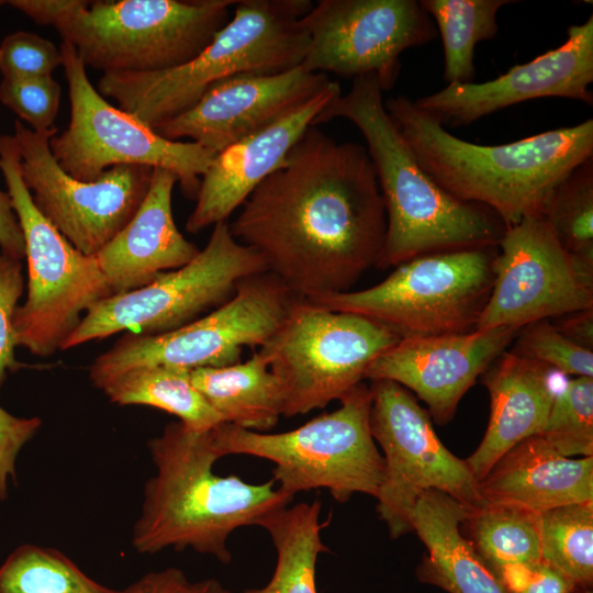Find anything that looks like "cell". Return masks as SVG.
Here are the masks:
<instances>
[{"instance_id": "1", "label": "cell", "mask_w": 593, "mask_h": 593, "mask_svg": "<svg viewBox=\"0 0 593 593\" xmlns=\"http://www.w3.org/2000/svg\"><path fill=\"white\" fill-rule=\"evenodd\" d=\"M230 224L295 298L343 293L376 267L387 212L368 150L310 126Z\"/></svg>"}, {"instance_id": "2", "label": "cell", "mask_w": 593, "mask_h": 593, "mask_svg": "<svg viewBox=\"0 0 593 593\" xmlns=\"http://www.w3.org/2000/svg\"><path fill=\"white\" fill-rule=\"evenodd\" d=\"M147 447L156 473L145 483L133 527L132 546L138 553L192 548L230 563V535L244 526H259L293 499L275 488L273 479L251 484L236 475L215 474L213 465L221 455L212 429L197 432L171 422Z\"/></svg>"}, {"instance_id": "3", "label": "cell", "mask_w": 593, "mask_h": 593, "mask_svg": "<svg viewBox=\"0 0 593 593\" xmlns=\"http://www.w3.org/2000/svg\"><path fill=\"white\" fill-rule=\"evenodd\" d=\"M384 108L423 170L463 202L493 211L506 227L539 213L550 190L593 158V120L502 145H479L449 133L413 100Z\"/></svg>"}, {"instance_id": "4", "label": "cell", "mask_w": 593, "mask_h": 593, "mask_svg": "<svg viewBox=\"0 0 593 593\" xmlns=\"http://www.w3.org/2000/svg\"><path fill=\"white\" fill-rule=\"evenodd\" d=\"M335 118L353 122L363 135L383 198L387 234L376 268L428 254L497 246L505 224L490 209L452 197L423 170L391 121L373 75L355 78L313 126Z\"/></svg>"}, {"instance_id": "5", "label": "cell", "mask_w": 593, "mask_h": 593, "mask_svg": "<svg viewBox=\"0 0 593 593\" xmlns=\"http://www.w3.org/2000/svg\"><path fill=\"white\" fill-rule=\"evenodd\" d=\"M309 0H242L192 60L155 72L102 74L98 91L149 127L190 109L213 83L238 74H278L302 64Z\"/></svg>"}, {"instance_id": "6", "label": "cell", "mask_w": 593, "mask_h": 593, "mask_svg": "<svg viewBox=\"0 0 593 593\" xmlns=\"http://www.w3.org/2000/svg\"><path fill=\"white\" fill-rule=\"evenodd\" d=\"M371 399L369 385L361 382L335 411L283 433L221 423L212 428L215 448L221 457L242 454L272 461L273 480L292 496L324 488L340 503L355 493L376 497L384 462L370 430Z\"/></svg>"}, {"instance_id": "7", "label": "cell", "mask_w": 593, "mask_h": 593, "mask_svg": "<svg viewBox=\"0 0 593 593\" xmlns=\"http://www.w3.org/2000/svg\"><path fill=\"white\" fill-rule=\"evenodd\" d=\"M234 0L85 1L56 30L102 74L155 72L195 58L230 21Z\"/></svg>"}, {"instance_id": "8", "label": "cell", "mask_w": 593, "mask_h": 593, "mask_svg": "<svg viewBox=\"0 0 593 593\" xmlns=\"http://www.w3.org/2000/svg\"><path fill=\"white\" fill-rule=\"evenodd\" d=\"M0 170L25 243L27 293L13 316L15 345L38 357L60 350L83 312L111 296L94 256L75 248L36 209L14 135H0Z\"/></svg>"}, {"instance_id": "9", "label": "cell", "mask_w": 593, "mask_h": 593, "mask_svg": "<svg viewBox=\"0 0 593 593\" xmlns=\"http://www.w3.org/2000/svg\"><path fill=\"white\" fill-rule=\"evenodd\" d=\"M497 246L407 260L380 283L309 301L379 322L400 338L475 331L491 295Z\"/></svg>"}, {"instance_id": "10", "label": "cell", "mask_w": 593, "mask_h": 593, "mask_svg": "<svg viewBox=\"0 0 593 593\" xmlns=\"http://www.w3.org/2000/svg\"><path fill=\"white\" fill-rule=\"evenodd\" d=\"M400 339L369 317L295 298L259 351L279 383L282 415L291 417L340 400L366 379L372 361Z\"/></svg>"}, {"instance_id": "11", "label": "cell", "mask_w": 593, "mask_h": 593, "mask_svg": "<svg viewBox=\"0 0 593 593\" xmlns=\"http://www.w3.org/2000/svg\"><path fill=\"white\" fill-rule=\"evenodd\" d=\"M265 271L262 258L234 238L227 221L219 222L204 248L187 265L94 304L61 350L120 332L159 335L175 331L226 302L240 280Z\"/></svg>"}, {"instance_id": "12", "label": "cell", "mask_w": 593, "mask_h": 593, "mask_svg": "<svg viewBox=\"0 0 593 593\" xmlns=\"http://www.w3.org/2000/svg\"><path fill=\"white\" fill-rule=\"evenodd\" d=\"M69 88L70 122L49 139L60 168L80 181H94L118 165L161 168L176 175L183 194L195 200L201 177L215 154L193 142L159 136L132 114L110 104L91 85L86 66L68 43L61 42Z\"/></svg>"}, {"instance_id": "13", "label": "cell", "mask_w": 593, "mask_h": 593, "mask_svg": "<svg viewBox=\"0 0 593 593\" xmlns=\"http://www.w3.org/2000/svg\"><path fill=\"white\" fill-rule=\"evenodd\" d=\"M295 296L268 271L240 280L222 305L159 335L126 332L90 366L98 389L115 376L139 366L193 370L240 362L244 347H261L277 331Z\"/></svg>"}, {"instance_id": "14", "label": "cell", "mask_w": 593, "mask_h": 593, "mask_svg": "<svg viewBox=\"0 0 593 593\" xmlns=\"http://www.w3.org/2000/svg\"><path fill=\"white\" fill-rule=\"evenodd\" d=\"M369 388L370 430L384 452L377 511L390 536L412 530L414 506L428 490L444 492L468 507L479 504L475 477L440 441L428 412L409 390L387 379L370 380Z\"/></svg>"}, {"instance_id": "15", "label": "cell", "mask_w": 593, "mask_h": 593, "mask_svg": "<svg viewBox=\"0 0 593 593\" xmlns=\"http://www.w3.org/2000/svg\"><path fill=\"white\" fill-rule=\"evenodd\" d=\"M57 128L34 132L14 122L20 170L40 213L79 251L94 256L133 217L144 200L152 167L118 165L94 181H80L55 160L49 139Z\"/></svg>"}, {"instance_id": "16", "label": "cell", "mask_w": 593, "mask_h": 593, "mask_svg": "<svg viewBox=\"0 0 593 593\" xmlns=\"http://www.w3.org/2000/svg\"><path fill=\"white\" fill-rule=\"evenodd\" d=\"M307 47L301 66L346 78L373 75L391 89L400 55L432 42L437 29L416 0H320L301 18Z\"/></svg>"}, {"instance_id": "17", "label": "cell", "mask_w": 593, "mask_h": 593, "mask_svg": "<svg viewBox=\"0 0 593 593\" xmlns=\"http://www.w3.org/2000/svg\"><path fill=\"white\" fill-rule=\"evenodd\" d=\"M590 307L593 270L563 249L537 213L508 226L499 242L491 295L475 329H518Z\"/></svg>"}, {"instance_id": "18", "label": "cell", "mask_w": 593, "mask_h": 593, "mask_svg": "<svg viewBox=\"0 0 593 593\" xmlns=\"http://www.w3.org/2000/svg\"><path fill=\"white\" fill-rule=\"evenodd\" d=\"M329 82L301 65L278 74H238L213 83L190 109L152 128L169 141L189 137L216 155L293 112Z\"/></svg>"}, {"instance_id": "19", "label": "cell", "mask_w": 593, "mask_h": 593, "mask_svg": "<svg viewBox=\"0 0 593 593\" xmlns=\"http://www.w3.org/2000/svg\"><path fill=\"white\" fill-rule=\"evenodd\" d=\"M593 15L571 25L559 47L516 65L497 78L480 83H451L415 100L441 125H467L488 114L524 101L560 97L592 104Z\"/></svg>"}, {"instance_id": "20", "label": "cell", "mask_w": 593, "mask_h": 593, "mask_svg": "<svg viewBox=\"0 0 593 593\" xmlns=\"http://www.w3.org/2000/svg\"><path fill=\"white\" fill-rule=\"evenodd\" d=\"M519 328L401 338L369 366L367 380L387 379L413 391L437 424H447L467 391L513 343Z\"/></svg>"}, {"instance_id": "21", "label": "cell", "mask_w": 593, "mask_h": 593, "mask_svg": "<svg viewBox=\"0 0 593 593\" xmlns=\"http://www.w3.org/2000/svg\"><path fill=\"white\" fill-rule=\"evenodd\" d=\"M340 93L338 82L331 81L293 112L216 154L201 177L186 230L197 234L227 221L254 189L283 164L315 118Z\"/></svg>"}, {"instance_id": "22", "label": "cell", "mask_w": 593, "mask_h": 593, "mask_svg": "<svg viewBox=\"0 0 593 593\" xmlns=\"http://www.w3.org/2000/svg\"><path fill=\"white\" fill-rule=\"evenodd\" d=\"M175 174L154 168L147 193L127 224L96 255L113 294L137 290L190 262L200 249L178 230L172 215Z\"/></svg>"}, {"instance_id": "23", "label": "cell", "mask_w": 593, "mask_h": 593, "mask_svg": "<svg viewBox=\"0 0 593 593\" xmlns=\"http://www.w3.org/2000/svg\"><path fill=\"white\" fill-rule=\"evenodd\" d=\"M562 376L506 350L482 373L491 400L490 419L477 450L465 460L477 481L507 450L542 432Z\"/></svg>"}, {"instance_id": "24", "label": "cell", "mask_w": 593, "mask_h": 593, "mask_svg": "<svg viewBox=\"0 0 593 593\" xmlns=\"http://www.w3.org/2000/svg\"><path fill=\"white\" fill-rule=\"evenodd\" d=\"M482 501L514 503L545 512L593 501V456L558 455L539 435L507 450L480 481Z\"/></svg>"}, {"instance_id": "25", "label": "cell", "mask_w": 593, "mask_h": 593, "mask_svg": "<svg viewBox=\"0 0 593 593\" xmlns=\"http://www.w3.org/2000/svg\"><path fill=\"white\" fill-rule=\"evenodd\" d=\"M468 506L448 494L428 490L417 500L412 530L427 549L417 579L448 593H506L502 583L463 536Z\"/></svg>"}, {"instance_id": "26", "label": "cell", "mask_w": 593, "mask_h": 593, "mask_svg": "<svg viewBox=\"0 0 593 593\" xmlns=\"http://www.w3.org/2000/svg\"><path fill=\"white\" fill-rule=\"evenodd\" d=\"M190 378L223 423L264 433L283 414L279 383L259 350L245 362L193 369Z\"/></svg>"}, {"instance_id": "27", "label": "cell", "mask_w": 593, "mask_h": 593, "mask_svg": "<svg viewBox=\"0 0 593 593\" xmlns=\"http://www.w3.org/2000/svg\"><path fill=\"white\" fill-rule=\"evenodd\" d=\"M321 507L317 500L302 502L272 513L259 524L276 548V567L265 586L243 593H317V558L328 551L321 538L322 529L328 524L320 522Z\"/></svg>"}, {"instance_id": "28", "label": "cell", "mask_w": 593, "mask_h": 593, "mask_svg": "<svg viewBox=\"0 0 593 593\" xmlns=\"http://www.w3.org/2000/svg\"><path fill=\"white\" fill-rule=\"evenodd\" d=\"M191 370L171 366H139L99 389L119 405H148L176 415L187 427L205 432L223 423L219 413L194 388Z\"/></svg>"}, {"instance_id": "29", "label": "cell", "mask_w": 593, "mask_h": 593, "mask_svg": "<svg viewBox=\"0 0 593 593\" xmlns=\"http://www.w3.org/2000/svg\"><path fill=\"white\" fill-rule=\"evenodd\" d=\"M461 526L468 540L493 570L541 560L540 513L524 506L481 501L468 507Z\"/></svg>"}, {"instance_id": "30", "label": "cell", "mask_w": 593, "mask_h": 593, "mask_svg": "<svg viewBox=\"0 0 593 593\" xmlns=\"http://www.w3.org/2000/svg\"><path fill=\"white\" fill-rule=\"evenodd\" d=\"M511 0H422L443 40L444 78L451 83H470L475 75L474 48L499 31L497 11ZM437 32V33H438Z\"/></svg>"}, {"instance_id": "31", "label": "cell", "mask_w": 593, "mask_h": 593, "mask_svg": "<svg viewBox=\"0 0 593 593\" xmlns=\"http://www.w3.org/2000/svg\"><path fill=\"white\" fill-rule=\"evenodd\" d=\"M0 593H121V590L99 583L57 549L25 544L0 566Z\"/></svg>"}, {"instance_id": "32", "label": "cell", "mask_w": 593, "mask_h": 593, "mask_svg": "<svg viewBox=\"0 0 593 593\" xmlns=\"http://www.w3.org/2000/svg\"><path fill=\"white\" fill-rule=\"evenodd\" d=\"M538 214L563 249L593 270V158L550 190Z\"/></svg>"}, {"instance_id": "33", "label": "cell", "mask_w": 593, "mask_h": 593, "mask_svg": "<svg viewBox=\"0 0 593 593\" xmlns=\"http://www.w3.org/2000/svg\"><path fill=\"white\" fill-rule=\"evenodd\" d=\"M541 560L581 590L593 582V501L540 513Z\"/></svg>"}, {"instance_id": "34", "label": "cell", "mask_w": 593, "mask_h": 593, "mask_svg": "<svg viewBox=\"0 0 593 593\" xmlns=\"http://www.w3.org/2000/svg\"><path fill=\"white\" fill-rule=\"evenodd\" d=\"M560 456H593V378L574 377L558 390L539 434Z\"/></svg>"}, {"instance_id": "35", "label": "cell", "mask_w": 593, "mask_h": 593, "mask_svg": "<svg viewBox=\"0 0 593 593\" xmlns=\"http://www.w3.org/2000/svg\"><path fill=\"white\" fill-rule=\"evenodd\" d=\"M510 353L545 363L563 376L593 378V351L571 343L549 318L521 327Z\"/></svg>"}, {"instance_id": "36", "label": "cell", "mask_w": 593, "mask_h": 593, "mask_svg": "<svg viewBox=\"0 0 593 593\" xmlns=\"http://www.w3.org/2000/svg\"><path fill=\"white\" fill-rule=\"evenodd\" d=\"M60 86L52 76L3 78L0 102L25 121L34 132L54 128L60 103Z\"/></svg>"}, {"instance_id": "37", "label": "cell", "mask_w": 593, "mask_h": 593, "mask_svg": "<svg viewBox=\"0 0 593 593\" xmlns=\"http://www.w3.org/2000/svg\"><path fill=\"white\" fill-rule=\"evenodd\" d=\"M63 66V56L53 42L37 34L18 31L0 44V72L3 78L52 76Z\"/></svg>"}, {"instance_id": "38", "label": "cell", "mask_w": 593, "mask_h": 593, "mask_svg": "<svg viewBox=\"0 0 593 593\" xmlns=\"http://www.w3.org/2000/svg\"><path fill=\"white\" fill-rule=\"evenodd\" d=\"M24 289L22 260L0 251V389L23 366L15 357L13 316Z\"/></svg>"}, {"instance_id": "39", "label": "cell", "mask_w": 593, "mask_h": 593, "mask_svg": "<svg viewBox=\"0 0 593 593\" xmlns=\"http://www.w3.org/2000/svg\"><path fill=\"white\" fill-rule=\"evenodd\" d=\"M493 572L506 593H579L581 591L570 578L542 560L505 564Z\"/></svg>"}, {"instance_id": "40", "label": "cell", "mask_w": 593, "mask_h": 593, "mask_svg": "<svg viewBox=\"0 0 593 593\" xmlns=\"http://www.w3.org/2000/svg\"><path fill=\"white\" fill-rule=\"evenodd\" d=\"M41 425L38 417H18L0 406V501L7 499L8 480L15 478L19 452Z\"/></svg>"}, {"instance_id": "41", "label": "cell", "mask_w": 593, "mask_h": 593, "mask_svg": "<svg viewBox=\"0 0 593 593\" xmlns=\"http://www.w3.org/2000/svg\"><path fill=\"white\" fill-rule=\"evenodd\" d=\"M190 583L182 570L167 568L146 573L121 593H188Z\"/></svg>"}, {"instance_id": "42", "label": "cell", "mask_w": 593, "mask_h": 593, "mask_svg": "<svg viewBox=\"0 0 593 593\" xmlns=\"http://www.w3.org/2000/svg\"><path fill=\"white\" fill-rule=\"evenodd\" d=\"M82 0H10L11 7L42 25H56L65 15L83 4Z\"/></svg>"}, {"instance_id": "43", "label": "cell", "mask_w": 593, "mask_h": 593, "mask_svg": "<svg viewBox=\"0 0 593 593\" xmlns=\"http://www.w3.org/2000/svg\"><path fill=\"white\" fill-rule=\"evenodd\" d=\"M0 251L23 260L25 243L8 192L0 190Z\"/></svg>"}, {"instance_id": "44", "label": "cell", "mask_w": 593, "mask_h": 593, "mask_svg": "<svg viewBox=\"0 0 593 593\" xmlns=\"http://www.w3.org/2000/svg\"><path fill=\"white\" fill-rule=\"evenodd\" d=\"M550 321L571 343L593 351V307L566 313Z\"/></svg>"}, {"instance_id": "45", "label": "cell", "mask_w": 593, "mask_h": 593, "mask_svg": "<svg viewBox=\"0 0 593 593\" xmlns=\"http://www.w3.org/2000/svg\"><path fill=\"white\" fill-rule=\"evenodd\" d=\"M188 593H232L216 579H204L190 583Z\"/></svg>"}, {"instance_id": "46", "label": "cell", "mask_w": 593, "mask_h": 593, "mask_svg": "<svg viewBox=\"0 0 593 593\" xmlns=\"http://www.w3.org/2000/svg\"><path fill=\"white\" fill-rule=\"evenodd\" d=\"M581 593H593V592H592V589H585V590H582Z\"/></svg>"}, {"instance_id": "47", "label": "cell", "mask_w": 593, "mask_h": 593, "mask_svg": "<svg viewBox=\"0 0 593 593\" xmlns=\"http://www.w3.org/2000/svg\"><path fill=\"white\" fill-rule=\"evenodd\" d=\"M4 3H5V1L0 0V7H1L2 4H4Z\"/></svg>"}]
</instances>
